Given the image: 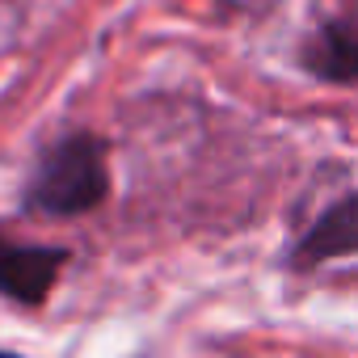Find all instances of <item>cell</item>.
Segmentation results:
<instances>
[{
	"mask_svg": "<svg viewBox=\"0 0 358 358\" xmlns=\"http://www.w3.org/2000/svg\"><path fill=\"white\" fill-rule=\"evenodd\" d=\"M345 257H358V190L329 203L312 220V228L291 245L287 266L299 274H312V270H324Z\"/></svg>",
	"mask_w": 358,
	"mask_h": 358,
	"instance_id": "7a4b0ae2",
	"label": "cell"
},
{
	"mask_svg": "<svg viewBox=\"0 0 358 358\" xmlns=\"http://www.w3.org/2000/svg\"><path fill=\"white\" fill-rule=\"evenodd\" d=\"M110 173H106V148L93 135H72L64 139L38 169L34 177V207L51 215H80L106 199Z\"/></svg>",
	"mask_w": 358,
	"mask_h": 358,
	"instance_id": "6da1fadb",
	"label": "cell"
},
{
	"mask_svg": "<svg viewBox=\"0 0 358 358\" xmlns=\"http://www.w3.org/2000/svg\"><path fill=\"white\" fill-rule=\"evenodd\" d=\"M64 249H43V245H17L0 236V295L22 299V303H43L55 274L64 270Z\"/></svg>",
	"mask_w": 358,
	"mask_h": 358,
	"instance_id": "3957f363",
	"label": "cell"
},
{
	"mask_svg": "<svg viewBox=\"0 0 358 358\" xmlns=\"http://www.w3.org/2000/svg\"><path fill=\"white\" fill-rule=\"evenodd\" d=\"M299 64L324 85H358V17L324 22L299 47Z\"/></svg>",
	"mask_w": 358,
	"mask_h": 358,
	"instance_id": "277c9868",
	"label": "cell"
}]
</instances>
